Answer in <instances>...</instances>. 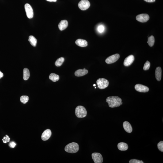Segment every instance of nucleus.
Wrapping results in <instances>:
<instances>
[{"label": "nucleus", "instance_id": "1", "mask_svg": "<svg viewBox=\"0 0 163 163\" xmlns=\"http://www.w3.org/2000/svg\"><path fill=\"white\" fill-rule=\"evenodd\" d=\"M106 101L111 108L119 107L123 104L122 99L117 96H111L107 98Z\"/></svg>", "mask_w": 163, "mask_h": 163}, {"label": "nucleus", "instance_id": "2", "mask_svg": "<svg viewBox=\"0 0 163 163\" xmlns=\"http://www.w3.org/2000/svg\"><path fill=\"white\" fill-rule=\"evenodd\" d=\"M79 149L78 143L75 142H72L65 146V150L67 153H75L78 151Z\"/></svg>", "mask_w": 163, "mask_h": 163}, {"label": "nucleus", "instance_id": "3", "mask_svg": "<svg viewBox=\"0 0 163 163\" xmlns=\"http://www.w3.org/2000/svg\"><path fill=\"white\" fill-rule=\"evenodd\" d=\"M76 116L77 118H82L85 117L87 115L86 109L82 106H78L76 107L75 111Z\"/></svg>", "mask_w": 163, "mask_h": 163}, {"label": "nucleus", "instance_id": "4", "mask_svg": "<svg viewBox=\"0 0 163 163\" xmlns=\"http://www.w3.org/2000/svg\"><path fill=\"white\" fill-rule=\"evenodd\" d=\"M98 87L100 89H104L108 87L109 85V81L105 79L100 78L98 79L96 81Z\"/></svg>", "mask_w": 163, "mask_h": 163}, {"label": "nucleus", "instance_id": "5", "mask_svg": "<svg viewBox=\"0 0 163 163\" xmlns=\"http://www.w3.org/2000/svg\"><path fill=\"white\" fill-rule=\"evenodd\" d=\"M90 5V3L88 0H82L78 4L79 8L82 10L88 9Z\"/></svg>", "mask_w": 163, "mask_h": 163}, {"label": "nucleus", "instance_id": "6", "mask_svg": "<svg viewBox=\"0 0 163 163\" xmlns=\"http://www.w3.org/2000/svg\"><path fill=\"white\" fill-rule=\"evenodd\" d=\"M92 159L95 163H102L103 162V158L100 153H94L92 154Z\"/></svg>", "mask_w": 163, "mask_h": 163}, {"label": "nucleus", "instance_id": "7", "mask_svg": "<svg viewBox=\"0 0 163 163\" xmlns=\"http://www.w3.org/2000/svg\"><path fill=\"white\" fill-rule=\"evenodd\" d=\"M120 55L119 54H114L108 57L105 60L106 63L108 64H110L114 63L117 61L119 59Z\"/></svg>", "mask_w": 163, "mask_h": 163}, {"label": "nucleus", "instance_id": "8", "mask_svg": "<svg viewBox=\"0 0 163 163\" xmlns=\"http://www.w3.org/2000/svg\"><path fill=\"white\" fill-rule=\"evenodd\" d=\"M24 8L27 17L29 19L32 18L33 17L34 13L32 6L29 4L27 3L25 5Z\"/></svg>", "mask_w": 163, "mask_h": 163}, {"label": "nucleus", "instance_id": "9", "mask_svg": "<svg viewBox=\"0 0 163 163\" xmlns=\"http://www.w3.org/2000/svg\"><path fill=\"white\" fill-rule=\"evenodd\" d=\"M136 19L137 21L140 22H146L149 20V16L146 14H142L137 16Z\"/></svg>", "mask_w": 163, "mask_h": 163}, {"label": "nucleus", "instance_id": "10", "mask_svg": "<svg viewBox=\"0 0 163 163\" xmlns=\"http://www.w3.org/2000/svg\"><path fill=\"white\" fill-rule=\"evenodd\" d=\"M136 90L141 92H146L149 91V88L147 86L140 84H137L135 86Z\"/></svg>", "mask_w": 163, "mask_h": 163}, {"label": "nucleus", "instance_id": "11", "mask_svg": "<svg viewBox=\"0 0 163 163\" xmlns=\"http://www.w3.org/2000/svg\"><path fill=\"white\" fill-rule=\"evenodd\" d=\"M134 60V56L131 55L128 56L125 59L124 61V65L125 66H129L133 63Z\"/></svg>", "mask_w": 163, "mask_h": 163}, {"label": "nucleus", "instance_id": "12", "mask_svg": "<svg viewBox=\"0 0 163 163\" xmlns=\"http://www.w3.org/2000/svg\"><path fill=\"white\" fill-rule=\"evenodd\" d=\"M51 131L50 129H48L45 130L42 134V139L43 141L47 140L51 137Z\"/></svg>", "mask_w": 163, "mask_h": 163}, {"label": "nucleus", "instance_id": "13", "mask_svg": "<svg viewBox=\"0 0 163 163\" xmlns=\"http://www.w3.org/2000/svg\"><path fill=\"white\" fill-rule=\"evenodd\" d=\"M75 43L77 46L81 47H86L88 45V43L86 41L82 39H77Z\"/></svg>", "mask_w": 163, "mask_h": 163}, {"label": "nucleus", "instance_id": "14", "mask_svg": "<svg viewBox=\"0 0 163 163\" xmlns=\"http://www.w3.org/2000/svg\"><path fill=\"white\" fill-rule=\"evenodd\" d=\"M68 26V22L67 20H62L58 24V26L60 30L63 31L67 28Z\"/></svg>", "mask_w": 163, "mask_h": 163}, {"label": "nucleus", "instance_id": "15", "mask_svg": "<svg viewBox=\"0 0 163 163\" xmlns=\"http://www.w3.org/2000/svg\"><path fill=\"white\" fill-rule=\"evenodd\" d=\"M123 126L124 130L127 132L131 133L132 131V127L128 122L125 121L123 122Z\"/></svg>", "mask_w": 163, "mask_h": 163}, {"label": "nucleus", "instance_id": "16", "mask_svg": "<svg viewBox=\"0 0 163 163\" xmlns=\"http://www.w3.org/2000/svg\"><path fill=\"white\" fill-rule=\"evenodd\" d=\"M88 73V70L85 69V68L83 70L79 69L76 71L75 73V75L77 77H82L85 75L87 74Z\"/></svg>", "mask_w": 163, "mask_h": 163}, {"label": "nucleus", "instance_id": "17", "mask_svg": "<svg viewBox=\"0 0 163 163\" xmlns=\"http://www.w3.org/2000/svg\"><path fill=\"white\" fill-rule=\"evenodd\" d=\"M118 148L119 150L121 151H126L128 148V145L125 143L121 142L118 145Z\"/></svg>", "mask_w": 163, "mask_h": 163}, {"label": "nucleus", "instance_id": "18", "mask_svg": "<svg viewBox=\"0 0 163 163\" xmlns=\"http://www.w3.org/2000/svg\"><path fill=\"white\" fill-rule=\"evenodd\" d=\"M162 75V70L161 68L160 67H158L156 69L155 75L157 81H160L161 79Z\"/></svg>", "mask_w": 163, "mask_h": 163}, {"label": "nucleus", "instance_id": "19", "mask_svg": "<svg viewBox=\"0 0 163 163\" xmlns=\"http://www.w3.org/2000/svg\"><path fill=\"white\" fill-rule=\"evenodd\" d=\"M28 40L32 46L34 47L36 46L37 43V40L32 35H30L29 36Z\"/></svg>", "mask_w": 163, "mask_h": 163}, {"label": "nucleus", "instance_id": "20", "mask_svg": "<svg viewBox=\"0 0 163 163\" xmlns=\"http://www.w3.org/2000/svg\"><path fill=\"white\" fill-rule=\"evenodd\" d=\"M49 78L50 80H51L54 82H56L59 80V76L58 75L56 74L55 73H52L50 74Z\"/></svg>", "mask_w": 163, "mask_h": 163}, {"label": "nucleus", "instance_id": "21", "mask_svg": "<svg viewBox=\"0 0 163 163\" xmlns=\"http://www.w3.org/2000/svg\"><path fill=\"white\" fill-rule=\"evenodd\" d=\"M65 61L64 58L63 57H61L57 59L55 62V64L57 67L61 66Z\"/></svg>", "mask_w": 163, "mask_h": 163}, {"label": "nucleus", "instance_id": "22", "mask_svg": "<svg viewBox=\"0 0 163 163\" xmlns=\"http://www.w3.org/2000/svg\"><path fill=\"white\" fill-rule=\"evenodd\" d=\"M30 76V72L28 69L25 68L23 70V79L24 80L28 79Z\"/></svg>", "mask_w": 163, "mask_h": 163}, {"label": "nucleus", "instance_id": "23", "mask_svg": "<svg viewBox=\"0 0 163 163\" xmlns=\"http://www.w3.org/2000/svg\"><path fill=\"white\" fill-rule=\"evenodd\" d=\"M147 43L150 47H153L155 43V39L154 36L152 35L149 37L148 39Z\"/></svg>", "mask_w": 163, "mask_h": 163}, {"label": "nucleus", "instance_id": "24", "mask_svg": "<svg viewBox=\"0 0 163 163\" xmlns=\"http://www.w3.org/2000/svg\"><path fill=\"white\" fill-rule=\"evenodd\" d=\"M20 101L23 104H25L28 102L29 100V97L26 96H22L20 98Z\"/></svg>", "mask_w": 163, "mask_h": 163}, {"label": "nucleus", "instance_id": "25", "mask_svg": "<svg viewBox=\"0 0 163 163\" xmlns=\"http://www.w3.org/2000/svg\"><path fill=\"white\" fill-rule=\"evenodd\" d=\"M158 148L160 151L163 152V141H160L157 144Z\"/></svg>", "mask_w": 163, "mask_h": 163}, {"label": "nucleus", "instance_id": "26", "mask_svg": "<svg viewBox=\"0 0 163 163\" xmlns=\"http://www.w3.org/2000/svg\"><path fill=\"white\" fill-rule=\"evenodd\" d=\"M150 66V62L148 61H147L146 63L144 65L143 67V70H149Z\"/></svg>", "mask_w": 163, "mask_h": 163}, {"label": "nucleus", "instance_id": "27", "mask_svg": "<svg viewBox=\"0 0 163 163\" xmlns=\"http://www.w3.org/2000/svg\"><path fill=\"white\" fill-rule=\"evenodd\" d=\"M130 163H143L144 162L142 160H139L135 159H131L130 160Z\"/></svg>", "mask_w": 163, "mask_h": 163}, {"label": "nucleus", "instance_id": "28", "mask_svg": "<svg viewBox=\"0 0 163 163\" xmlns=\"http://www.w3.org/2000/svg\"><path fill=\"white\" fill-rule=\"evenodd\" d=\"M10 138L7 135H6L5 137H4L2 139L4 143H7L9 142L10 141Z\"/></svg>", "mask_w": 163, "mask_h": 163}, {"label": "nucleus", "instance_id": "29", "mask_svg": "<svg viewBox=\"0 0 163 163\" xmlns=\"http://www.w3.org/2000/svg\"><path fill=\"white\" fill-rule=\"evenodd\" d=\"M104 27L102 25H100L98 27V30L100 33H101L104 32Z\"/></svg>", "mask_w": 163, "mask_h": 163}, {"label": "nucleus", "instance_id": "30", "mask_svg": "<svg viewBox=\"0 0 163 163\" xmlns=\"http://www.w3.org/2000/svg\"><path fill=\"white\" fill-rule=\"evenodd\" d=\"M9 146L11 148H14L16 146V144L14 142L12 141L9 143Z\"/></svg>", "mask_w": 163, "mask_h": 163}, {"label": "nucleus", "instance_id": "31", "mask_svg": "<svg viewBox=\"0 0 163 163\" xmlns=\"http://www.w3.org/2000/svg\"><path fill=\"white\" fill-rule=\"evenodd\" d=\"M144 0L147 2H155L156 0Z\"/></svg>", "mask_w": 163, "mask_h": 163}, {"label": "nucleus", "instance_id": "32", "mask_svg": "<svg viewBox=\"0 0 163 163\" xmlns=\"http://www.w3.org/2000/svg\"><path fill=\"white\" fill-rule=\"evenodd\" d=\"M4 76L3 73L2 72L0 71V79H1Z\"/></svg>", "mask_w": 163, "mask_h": 163}, {"label": "nucleus", "instance_id": "33", "mask_svg": "<svg viewBox=\"0 0 163 163\" xmlns=\"http://www.w3.org/2000/svg\"><path fill=\"white\" fill-rule=\"evenodd\" d=\"M46 0L50 2H56L57 1V0Z\"/></svg>", "mask_w": 163, "mask_h": 163}, {"label": "nucleus", "instance_id": "34", "mask_svg": "<svg viewBox=\"0 0 163 163\" xmlns=\"http://www.w3.org/2000/svg\"><path fill=\"white\" fill-rule=\"evenodd\" d=\"M93 85L94 86H96V84H94Z\"/></svg>", "mask_w": 163, "mask_h": 163}, {"label": "nucleus", "instance_id": "35", "mask_svg": "<svg viewBox=\"0 0 163 163\" xmlns=\"http://www.w3.org/2000/svg\"><path fill=\"white\" fill-rule=\"evenodd\" d=\"M96 87H95V89H96Z\"/></svg>", "mask_w": 163, "mask_h": 163}]
</instances>
